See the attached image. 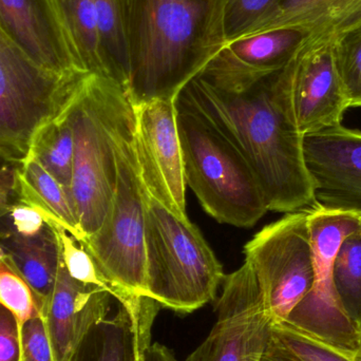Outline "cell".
<instances>
[{
  "label": "cell",
  "mask_w": 361,
  "mask_h": 361,
  "mask_svg": "<svg viewBox=\"0 0 361 361\" xmlns=\"http://www.w3.org/2000/svg\"><path fill=\"white\" fill-rule=\"evenodd\" d=\"M278 0H212L207 32L210 56L222 44L241 38Z\"/></svg>",
  "instance_id": "24"
},
{
  "label": "cell",
  "mask_w": 361,
  "mask_h": 361,
  "mask_svg": "<svg viewBox=\"0 0 361 361\" xmlns=\"http://www.w3.org/2000/svg\"><path fill=\"white\" fill-rule=\"evenodd\" d=\"M116 184L105 222L99 231L80 242L104 276L122 297L118 305L135 326L152 310L146 290L145 206L135 146V111L130 102L123 108L116 137Z\"/></svg>",
  "instance_id": "4"
},
{
  "label": "cell",
  "mask_w": 361,
  "mask_h": 361,
  "mask_svg": "<svg viewBox=\"0 0 361 361\" xmlns=\"http://www.w3.org/2000/svg\"><path fill=\"white\" fill-rule=\"evenodd\" d=\"M309 224L315 259L313 286L283 324L333 347L358 352L361 334L337 298L333 263L345 238L361 228V218L313 205L310 210Z\"/></svg>",
  "instance_id": "9"
},
{
  "label": "cell",
  "mask_w": 361,
  "mask_h": 361,
  "mask_svg": "<svg viewBox=\"0 0 361 361\" xmlns=\"http://www.w3.org/2000/svg\"><path fill=\"white\" fill-rule=\"evenodd\" d=\"M109 293L74 280L61 259L44 320L55 361H67L89 329L111 313Z\"/></svg>",
  "instance_id": "15"
},
{
  "label": "cell",
  "mask_w": 361,
  "mask_h": 361,
  "mask_svg": "<svg viewBox=\"0 0 361 361\" xmlns=\"http://www.w3.org/2000/svg\"><path fill=\"white\" fill-rule=\"evenodd\" d=\"M143 361H178L173 352L160 343H154L146 350Z\"/></svg>",
  "instance_id": "35"
},
{
  "label": "cell",
  "mask_w": 361,
  "mask_h": 361,
  "mask_svg": "<svg viewBox=\"0 0 361 361\" xmlns=\"http://www.w3.org/2000/svg\"><path fill=\"white\" fill-rule=\"evenodd\" d=\"M216 312V324L186 361H260L271 338L273 322L246 261L225 276Z\"/></svg>",
  "instance_id": "10"
},
{
  "label": "cell",
  "mask_w": 361,
  "mask_h": 361,
  "mask_svg": "<svg viewBox=\"0 0 361 361\" xmlns=\"http://www.w3.org/2000/svg\"><path fill=\"white\" fill-rule=\"evenodd\" d=\"M112 78L126 89L130 73L135 0H92Z\"/></svg>",
  "instance_id": "22"
},
{
  "label": "cell",
  "mask_w": 361,
  "mask_h": 361,
  "mask_svg": "<svg viewBox=\"0 0 361 361\" xmlns=\"http://www.w3.org/2000/svg\"><path fill=\"white\" fill-rule=\"evenodd\" d=\"M127 102L120 84L88 73L68 107L74 133L70 193L84 240L103 226L114 197L116 130Z\"/></svg>",
  "instance_id": "5"
},
{
  "label": "cell",
  "mask_w": 361,
  "mask_h": 361,
  "mask_svg": "<svg viewBox=\"0 0 361 361\" xmlns=\"http://www.w3.org/2000/svg\"><path fill=\"white\" fill-rule=\"evenodd\" d=\"M310 210L286 214L244 246L245 261L254 271L273 324L286 322L313 286L315 259Z\"/></svg>",
  "instance_id": "8"
},
{
  "label": "cell",
  "mask_w": 361,
  "mask_h": 361,
  "mask_svg": "<svg viewBox=\"0 0 361 361\" xmlns=\"http://www.w3.org/2000/svg\"><path fill=\"white\" fill-rule=\"evenodd\" d=\"M133 318L118 303L116 313H110L93 324L67 361H143Z\"/></svg>",
  "instance_id": "20"
},
{
  "label": "cell",
  "mask_w": 361,
  "mask_h": 361,
  "mask_svg": "<svg viewBox=\"0 0 361 361\" xmlns=\"http://www.w3.org/2000/svg\"><path fill=\"white\" fill-rule=\"evenodd\" d=\"M212 0H135L130 73L125 93L133 107L177 101L209 59Z\"/></svg>",
  "instance_id": "3"
},
{
  "label": "cell",
  "mask_w": 361,
  "mask_h": 361,
  "mask_svg": "<svg viewBox=\"0 0 361 361\" xmlns=\"http://www.w3.org/2000/svg\"><path fill=\"white\" fill-rule=\"evenodd\" d=\"M360 18L361 0H278L241 38L283 27L307 30L315 37Z\"/></svg>",
  "instance_id": "18"
},
{
  "label": "cell",
  "mask_w": 361,
  "mask_h": 361,
  "mask_svg": "<svg viewBox=\"0 0 361 361\" xmlns=\"http://www.w3.org/2000/svg\"><path fill=\"white\" fill-rule=\"evenodd\" d=\"M282 73L303 135L341 125L350 106L335 65L333 32L311 38Z\"/></svg>",
  "instance_id": "11"
},
{
  "label": "cell",
  "mask_w": 361,
  "mask_h": 361,
  "mask_svg": "<svg viewBox=\"0 0 361 361\" xmlns=\"http://www.w3.org/2000/svg\"><path fill=\"white\" fill-rule=\"evenodd\" d=\"M20 360V326L16 317L0 305V361Z\"/></svg>",
  "instance_id": "32"
},
{
  "label": "cell",
  "mask_w": 361,
  "mask_h": 361,
  "mask_svg": "<svg viewBox=\"0 0 361 361\" xmlns=\"http://www.w3.org/2000/svg\"><path fill=\"white\" fill-rule=\"evenodd\" d=\"M314 205L361 218V131L343 125L303 135Z\"/></svg>",
  "instance_id": "12"
},
{
  "label": "cell",
  "mask_w": 361,
  "mask_h": 361,
  "mask_svg": "<svg viewBox=\"0 0 361 361\" xmlns=\"http://www.w3.org/2000/svg\"><path fill=\"white\" fill-rule=\"evenodd\" d=\"M337 298L361 334V228L348 235L333 263Z\"/></svg>",
  "instance_id": "25"
},
{
  "label": "cell",
  "mask_w": 361,
  "mask_h": 361,
  "mask_svg": "<svg viewBox=\"0 0 361 361\" xmlns=\"http://www.w3.org/2000/svg\"><path fill=\"white\" fill-rule=\"evenodd\" d=\"M21 161L15 160L0 150V218L18 201L17 185Z\"/></svg>",
  "instance_id": "33"
},
{
  "label": "cell",
  "mask_w": 361,
  "mask_h": 361,
  "mask_svg": "<svg viewBox=\"0 0 361 361\" xmlns=\"http://www.w3.org/2000/svg\"><path fill=\"white\" fill-rule=\"evenodd\" d=\"M260 361H301L288 348L284 347L279 339L273 334L263 352Z\"/></svg>",
  "instance_id": "34"
},
{
  "label": "cell",
  "mask_w": 361,
  "mask_h": 361,
  "mask_svg": "<svg viewBox=\"0 0 361 361\" xmlns=\"http://www.w3.org/2000/svg\"><path fill=\"white\" fill-rule=\"evenodd\" d=\"M333 55L350 108H361V18L333 32Z\"/></svg>",
  "instance_id": "26"
},
{
  "label": "cell",
  "mask_w": 361,
  "mask_h": 361,
  "mask_svg": "<svg viewBox=\"0 0 361 361\" xmlns=\"http://www.w3.org/2000/svg\"><path fill=\"white\" fill-rule=\"evenodd\" d=\"M273 334L301 361H361L358 352L333 347L286 324H273Z\"/></svg>",
  "instance_id": "29"
},
{
  "label": "cell",
  "mask_w": 361,
  "mask_h": 361,
  "mask_svg": "<svg viewBox=\"0 0 361 361\" xmlns=\"http://www.w3.org/2000/svg\"><path fill=\"white\" fill-rule=\"evenodd\" d=\"M17 195L18 201L44 212L48 224L59 223L78 242L84 240L71 195L32 154L21 161Z\"/></svg>",
  "instance_id": "19"
},
{
  "label": "cell",
  "mask_w": 361,
  "mask_h": 361,
  "mask_svg": "<svg viewBox=\"0 0 361 361\" xmlns=\"http://www.w3.org/2000/svg\"><path fill=\"white\" fill-rule=\"evenodd\" d=\"M0 27L44 69L59 75L89 73L74 50L54 0H0Z\"/></svg>",
  "instance_id": "14"
},
{
  "label": "cell",
  "mask_w": 361,
  "mask_h": 361,
  "mask_svg": "<svg viewBox=\"0 0 361 361\" xmlns=\"http://www.w3.org/2000/svg\"><path fill=\"white\" fill-rule=\"evenodd\" d=\"M54 4L85 70L114 80L92 0H54Z\"/></svg>",
  "instance_id": "21"
},
{
  "label": "cell",
  "mask_w": 361,
  "mask_h": 361,
  "mask_svg": "<svg viewBox=\"0 0 361 361\" xmlns=\"http://www.w3.org/2000/svg\"><path fill=\"white\" fill-rule=\"evenodd\" d=\"M282 70L243 92L221 90L195 76L178 99L204 116L241 154L269 210L290 214L312 207L314 193L303 135L288 103Z\"/></svg>",
  "instance_id": "1"
},
{
  "label": "cell",
  "mask_w": 361,
  "mask_h": 361,
  "mask_svg": "<svg viewBox=\"0 0 361 361\" xmlns=\"http://www.w3.org/2000/svg\"><path fill=\"white\" fill-rule=\"evenodd\" d=\"M0 305L16 317L19 326L40 315L31 286L6 258L0 260Z\"/></svg>",
  "instance_id": "28"
},
{
  "label": "cell",
  "mask_w": 361,
  "mask_h": 361,
  "mask_svg": "<svg viewBox=\"0 0 361 361\" xmlns=\"http://www.w3.org/2000/svg\"><path fill=\"white\" fill-rule=\"evenodd\" d=\"M49 225H51L56 233L61 247V260L69 275L80 283L103 288L114 297L116 302L121 303L122 297L120 293L102 274L92 257L85 250L84 246L59 223L51 222Z\"/></svg>",
  "instance_id": "27"
},
{
  "label": "cell",
  "mask_w": 361,
  "mask_h": 361,
  "mask_svg": "<svg viewBox=\"0 0 361 361\" xmlns=\"http://www.w3.org/2000/svg\"><path fill=\"white\" fill-rule=\"evenodd\" d=\"M68 107L40 127L32 140L27 154H32L70 193L73 176L74 133Z\"/></svg>",
  "instance_id": "23"
},
{
  "label": "cell",
  "mask_w": 361,
  "mask_h": 361,
  "mask_svg": "<svg viewBox=\"0 0 361 361\" xmlns=\"http://www.w3.org/2000/svg\"><path fill=\"white\" fill-rule=\"evenodd\" d=\"M20 361H55L52 345L42 316L32 318L20 326Z\"/></svg>",
  "instance_id": "31"
},
{
  "label": "cell",
  "mask_w": 361,
  "mask_h": 361,
  "mask_svg": "<svg viewBox=\"0 0 361 361\" xmlns=\"http://www.w3.org/2000/svg\"><path fill=\"white\" fill-rule=\"evenodd\" d=\"M87 74L44 69L0 27V150L23 161L35 133L68 107Z\"/></svg>",
  "instance_id": "7"
},
{
  "label": "cell",
  "mask_w": 361,
  "mask_h": 361,
  "mask_svg": "<svg viewBox=\"0 0 361 361\" xmlns=\"http://www.w3.org/2000/svg\"><path fill=\"white\" fill-rule=\"evenodd\" d=\"M145 206L144 243L147 296L161 307L189 314L216 299L225 275L216 255L173 203L135 135Z\"/></svg>",
  "instance_id": "2"
},
{
  "label": "cell",
  "mask_w": 361,
  "mask_h": 361,
  "mask_svg": "<svg viewBox=\"0 0 361 361\" xmlns=\"http://www.w3.org/2000/svg\"><path fill=\"white\" fill-rule=\"evenodd\" d=\"M313 34L283 27L222 44L208 59L199 78L229 92H243L281 71Z\"/></svg>",
  "instance_id": "13"
},
{
  "label": "cell",
  "mask_w": 361,
  "mask_h": 361,
  "mask_svg": "<svg viewBox=\"0 0 361 361\" xmlns=\"http://www.w3.org/2000/svg\"><path fill=\"white\" fill-rule=\"evenodd\" d=\"M185 180L218 222L254 226L267 201L250 167L235 147L195 110L177 99Z\"/></svg>",
  "instance_id": "6"
},
{
  "label": "cell",
  "mask_w": 361,
  "mask_h": 361,
  "mask_svg": "<svg viewBox=\"0 0 361 361\" xmlns=\"http://www.w3.org/2000/svg\"><path fill=\"white\" fill-rule=\"evenodd\" d=\"M133 108L137 139L162 178L173 203L180 212H186L187 184L178 129L177 101L158 99Z\"/></svg>",
  "instance_id": "16"
},
{
  "label": "cell",
  "mask_w": 361,
  "mask_h": 361,
  "mask_svg": "<svg viewBox=\"0 0 361 361\" xmlns=\"http://www.w3.org/2000/svg\"><path fill=\"white\" fill-rule=\"evenodd\" d=\"M48 218L37 208L17 201L0 218V237L19 235L31 237L48 226Z\"/></svg>",
  "instance_id": "30"
},
{
  "label": "cell",
  "mask_w": 361,
  "mask_h": 361,
  "mask_svg": "<svg viewBox=\"0 0 361 361\" xmlns=\"http://www.w3.org/2000/svg\"><path fill=\"white\" fill-rule=\"evenodd\" d=\"M6 258V254H4V250H2L1 246H0V260Z\"/></svg>",
  "instance_id": "36"
},
{
  "label": "cell",
  "mask_w": 361,
  "mask_h": 361,
  "mask_svg": "<svg viewBox=\"0 0 361 361\" xmlns=\"http://www.w3.org/2000/svg\"><path fill=\"white\" fill-rule=\"evenodd\" d=\"M0 246L14 269L31 286L37 298L40 315L46 316L54 290L61 255L56 233L48 225L31 237L6 235Z\"/></svg>",
  "instance_id": "17"
}]
</instances>
